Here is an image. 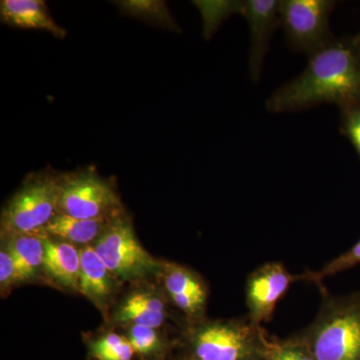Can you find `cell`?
Listing matches in <instances>:
<instances>
[{
    "label": "cell",
    "instance_id": "cell-2",
    "mask_svg": "<svg viewBox=\"0 0 360 360\" xmlns=\"http://www.w3.org/2000/svg\"><path fill=\"white\" fill-rule=\"evenodd\" d=\"M307 343L316 360H360V295L328 300Z\"/></svg>",
    "mask_w": 360,
    "mask_h": 360
},
{
    "label": "cell",
    "instance_id": "cell-15",
    "mask_svg": "<svg viewBox=\"0 0 360 360\" xmlns=\"http://www.w3.org/2000/svg\"><path fill=\"white\" fill-rule=\"evenodd\" d=\"M165 285L175 304L187 314H196L202 309L205 290L191 272L180 267L172 269L165 278Z\"/></svg>",
    "mask_w": 360,
    "mask_h": 360
},
{
    "label": "cell",
    "instance_id": "cell-23",
    "mask_svg": "<svg viewBox=\"0 0 360 360\" xmlns=\"http://www.w3.org/2000/svg\"><path fill=\"white\" fill-rule=\"evenodd\" d=\"M16 281V267L11 252L7 250H2L0 252V283L2 288L9 285Z\"/></svg>",
    "mask_w": 360,
    "mask_h": 360
},
{
    "label": "cell",
    "instance_id": "cell-6",
    "mask_svg": "<svg viewBox=\"0 0 360 360\" xmlns=\"http://www.w3.org/2000/svg\"><path fill=\"white\" fill-rule=\"evenodd\" d=\"M255 326L227 322L200 328L193 336L196 360L264 359L269 343Z\"/></svg>",
    "mask_w": 360,
    "mask_h": 360
},
{
    "label": "cell",
    "instance_id": "cell-21",
    "mask_svg": "<svg viewBox=\"0 0 360 360\" xmlns=\"http://www.w3.org/2000/svg\"><path fill=\"white\" fill-rule=\"evenodd\" d=\"M360 264V240L354 246H352L349 250L343 255H340L335 258L333 262L326 264L319 272L312 274L310 279H314L315 281H321V279L326 278L330 276H335L336 274H340L341 271L352 269L355 265Z\"/></svg>",
    "mask_w": 360,
    "mask_h": 360
},
{
    "label": "cell",
    "instance_id": "cell-7",
    "mask_svg": "<svg viewBox=\"0 0 360 360\" xmlns=\"http://www.w3.org/2000/svg\"><path fill=\"white\" fill-rule=\"evenodd\" d=\"M113 276L139 278L155 269V260L142 248L123 213L99 236L94 246Z\"/></svg>",
    "mask_w": 360,
    "mask_h": 360
},
{
    "label": "cell",
    "instance_id": "cell-22",
    "mask_svg": "<svg viewBox=\"0 0 360 360\" xmlns=\"http://www.w3.org/2000/svg\"><path fill=\"white\" fill-rule=\"evenodd\" d=\"M340 131L349 139L360 158V106L341 110Z\"/></svg>",
    "mask_w": 360,
    "mask_h": 360
},
{
    "label": "cell",
    "instance_id": "cell-5",
    "mask_svg": "<svg viewBox=\"0 0 360 360\" xmlns=\"http://www.w3.org/2000/svg\"><path fill=\"white\" fill-rule=\"evenodd\" d=\"M335 6L329 0L279 1V26L291 49L310 56L330 44L335 39L329 27Z\"/></svg>",
    "mask_w": 360,
    "mask_h": 360
},
{
    "label": "cell",
    "instance_id": "cell-17",
    "mask_svg": "<svg viewBox=\"0 0 360 360\" xmlns=\"http://www.w3.org/2000/svg\"><path fill=\"white\" fill-rule=\"evenodd\" d=\"M115 4L123 14L146 21L163 30L181 32L179 25L168 9L167 2L160 0H122Z\"/></svg>",
    "mask_w": 360,
    "mask_h": 360
},
{
    "label": "cell",
    "instance_id": "cell-9",
    "mask_svg": "<svg viewBox=\"0 0 360 360\" xmlns=\"http://www.w3.org/2000/svg\"><path fill=\"white\" fill-rule=\"evenodd\" d=\"M293 276L283 265L272 262L255 270L246 285V303L255 324L269 321L277 302L286 292Z\"/></svg>",
    "mask_w": 360,
    "mask_h": 360
},
{
    "label": "cell",
    "instance_id": "cell-16",
    "mask_svg": "<svg viewBox=\"0 0 360 360\" xmlns=\"http://www.w3.org/2000/svg\"><path fill=\"white\" fill-rule=\"evenodd\" d=\"M165 304L150 293H136L130 296L118 312V321L132 326L158 328L165 319Z\"/></svg>",
    "mask_w": 360,
    "mask_h": 360
},
{
    "label": "cell",
    "instance_id": "cell-4",
    "mask_svg": "<svg viewBox=\"0 0 360 360\" xmlns=\"http://www.w3.org/2000/svg\"><path fill=\"white\" fill-rule=\"evenodd\" d=\"M58 212L78 219H96L123 210L112 184L89 168L60 176Z\"/></svg>",
    "mask_w": 360,
    "mask_h": 360
},
{
    "label": "cell",
    "instance_id": "cell-12",
    "mask_svg": "<svg viewBox=\"0 0 360 360\" xmlns=\"http://www.w3.org/2000/svg\"><path fill=\"white\" fill-rule=\"evenodd\" d=\"M45 271L66 288L78 290L80 274V251L66 241L44 238Z\"/></svg>",
    "mask_w": 360,
    "mask_h": 360
},
{
    "label": "cell",
    "instance_id": "cell-19",
    "mask_svg": "<svg viewBox=\"0 0 360 360\" xmlns=\"http://www.w3.org/2000/svg\"><path fill=\"white\" fill-rule=\"evenodd\" d=\"M265 360H316L307 342L285 341L283 343H269Z\"/></svg>",
    "mask_w": 360,
    "mask_h": 360
},
{
    "label": "cell",
    "instance_id": "cell-10",
    "mask_svg": "<svg viewBox=\"0 0 360 360\" xmlns=\"http://www.w3.org/2000/svg\"><path fill=\"white\" fill-rule=\"evenodd\" d=\"M0 20L4 25L20 30H44L56 39H65L68 32L56 22L42 0H2Z\"/></svg>",
    "mask_w": 360,
    "mask_h": 360
},
{
    "label": "cell",
    "instance_id": "cell-1",
    "mask_svg": "<svg viewBox=\"0 0 360 360\" xmlns=\"http://www.w3.org/2000/svg\"><path fill=\"white\" fill-rule=\"evenodd\" d=\"M333 103L340 110L360 106V34L333 39L309 56L300 77L266 101L270 112H290Z\"/></svg>",
    "mask_w": 360,
    "mask_h": 360
},
{
    "label": "cell",
    "instance_id": "cell-11",
    "mask_svg": "<svg viewBox=\"0 0 360 360\" xmlns=\"http://www.w3.org/2000/svg\"><path fill=\"white\" fill-rule=\"evenodd\" d=\"M122 213L101 219H78L58 212L44 227L41 234L44 236L61 238L70 243L89 245L92 241H96L112 224L113 220Z\"/></svg>",
    "mask_w": 360,
    "mask_h": 360
},
{
    "label": "cell",
    "instance_id": "cell-14",
    "mask_svg": "<svg viewBox=\"0 0 360 360\" xmlns=\"http://www.w3.org/2000/svg\"><path fill=\"white\" fill-rule=\"evenodd\" d=\"M44 236L39 233L11 236L7 250L16 267V281H26L34 276L44 262Z\"/></svg>",
    "mask_w": 360,
    "mask_h": 360
},
{
    "label": "cell",
    "instance_id": "cell-18",
    "mask_svg": "<svg viewBox=\"0 0 360 360\" xmlns=\"http://www.w3.org/2000/svg\"><path fill=\"white\" fill-rule=\"evenodd\" d=\"M135 352L127 338L116 333L103 336L91 345V354L97 360H131Z\"/></svg>",
    "mask_w": 360,
    "mask_h": 360
},
{
    "label": "cell",
    "instance_id": "cell-20",
    "mask_svg": "<svg viewBox=\"0 0 360 360\" xmlns=\"http://www.w3.org/2000/svg\"><path fill=\"white\" fill-rule=\"evenodd\" d=\"M129 340L135 354H150L160 347V336L155 328L134 326L129 330Z\"/></svg>",
    "mask_w": 360,
    "mask_h": 360
},
{
    "label": "cell",
    "instance_id": "cell-13",
    "mask_svg": "<svg viewBox=\"0 0 360 360\" xmlns=\"http://www.w3.org/2000/svg\"><path fill=\"white\" fill-rule=\"evenodd\" d=\"M111 272L91 246L80 250L78 290L92 302L103 305L112 290Z\"/></svg>",
    "mask_w": 360,
    "mask_h": 360
},
{
    "label": "cell",
    "instance_id": "cell-3",
    "mask_svg": "<svg viewBox=\"0 0 360 360\" xmlns=\"http://www.w3.org/2000/svg\"><path fill=\"white\" fill-rule=\"evenodd\" d=\"M59 193L60 176L49 172L30 176L4 208L2 232L9 238L18 234H41L58 213Z\"/></svg>",
    "mask_w": 360,
    "mask_h": 360
},
{
    "label": "cell",
    "instance_id": "cell-8",
    "mask_svg": "<svg viewBox=\"0 0 360 360\" xmlns=\"http://www.w3.org/2000/svg\"><path fill=\"white\" fill-rule=\"evenodd\" d=\"M232 11L245 16L250 26V73L251 79L257 84L262 77L270 39L279 26V1L246 0L232 2Z\"/></svg>",
    "mask_w": 360,
    "mask_h": 360
}]
</instances>
